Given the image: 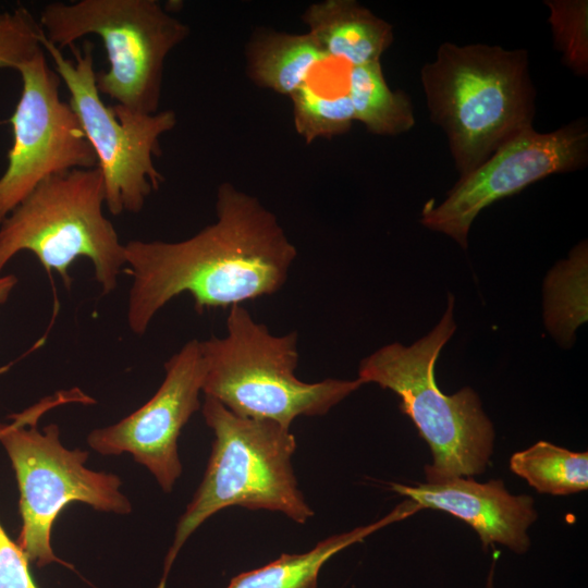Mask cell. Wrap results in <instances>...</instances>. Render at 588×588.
<instances>
[{
  "label": "cell",
  "instance_id": "cell-20",
  "mask_svg": "<svg viewBox=\"0 0 588 588\" xmlns=\"http://www.w3.org/2000/svg\"><path fill=\"white\" fill-rule=\"evenodd\" d=\"M290 97L295 130L306 144L317 138H331L344 134L355 121L346 89L329 95L317 91L306 83Z\"/></svg>",
  "mask_w": 588,
  "mask_h": 588
},
{
  "label": "cell",
  "instance_id": "cell-21",
  "mask_svg": "<svg viewBox=\"0 0 588 588\" xmlns=\"http://www.w3.org/2000/svg\"><path fill=\"white\" fill-rule=\"evenodd\" d=\"M548 22L563 64L575 75L588 74V1L547 0Z\"/></svg>",
  "mask_w": 588,
  "mask_h": 588
},
{
  "label": "cell",
  "instance_id": "cell-22",
  "mask_svg": "<svg viewBox=\"0 0 588 588\" xmlns=\"http://www.w3.org/2000/svg\"><path fill=\"white\" fill-rule=\"evenodd\" d=\"M42 29L24 7L0 10V69L17 70L42 49Z\"/></svg>",
  "mask_w": 588,
  "mask_h": 588
},
{
  "label": "cell",
  "instance_id": "cell-14",
  "mask_svg": "<svg viewBox=\"0 0 588 588\" xmlns=\"http://www.w3.org/2000/svg\"><path fill=\"white\" fill-rule=\"evenodd\" d=\"M302 20L328 58L348 68L380 61L394 39L390 23L354 0L313 3Z\"/></svg>",
  "mask_w": 588,
  "mask_h": 588
},
{
  "label": "cell",
  "instance_id": "cell-3",
  "mask_svg": "<svg viewBox=\"0 0 588 588\" xmlns=\"http://www.w3.org/2000/svg\"><path fill=\"white\" fill-rule=\"evenodd\" d=\"M200 409L213 433L211 453L203 480L179 518L157 588H166L172 565L192 534L223 509L279 512L297 524L314 516L292 466L297 443L290 428L238 416L209 396Z\"/></svg>",
  "mask_w": 588,
  "mask_h": 588
},
{
  "label": "cell",
  "instance_id": "cell-9",
  "mask_svg": "<svg viewBox=\"0 0 588 588\" xmlns=\"http://www.w3.org/2000/svg\"><path fill=\"white\" fill-rule=\"evenodd\" d=\"M41 46L53 61L54 71L69 90V103L93 148L105 186V205L113 216L138 213L163 175L155 166L161 155L160 138L176 124L173 110L136 114L107 106L97 89L94 45L86 40L70 48L73 59L49 42Z\"/></svg>",
  "mask_w": 588,
  "mask_h": 588
},
{
  "label": "cell",
  "instance_id": "cell-16",
  "mask_svg": "<svg viewBox=\"0 0 588 588\" xmlns=\"http://www.w3.org/2000/svg\"><path fill=\"white\" fill-rule=\"evenodd\" d=\"M249 77L259 86L291 96L329 58L308 34L260 30L246 48Z\"/></svg>",
  "mask_w": 588,
  "mask_h": 588
},
{
  "label": "cell",
  "instance_id": "cell-15",
  "mask_svg": "<svg viewBox=\"0 0 588 588\" xmlns=\"http://www.w3.org/2000/svg\"><path fill=\"white\" fill-rule=\"evenodd\" d=\"M420 510L418 504L408 499L383 518L330 536L307 552L283 553L261 567L240 573L230 580L226 588H317L320 569L333 555Z\"/></svg>",
  "mask_w": 588,
  "mask_h": 588
},
{
  "label": "cell",
  "instance_id": "cell-17",
  "mask_svg": "<svg viewBox=\"0 0 588 588\" xmlns=\"http://www.w3.org/2000/svg\"><path fill=\"white\" fill-rule=\"evenodd\" d=\"M346 90L355 121L370 133L396 136L415 125L411 99L405 93L389 87L380 61L348 68Z\"/></svg>",
  "mask_w": 588,
  "mask_h": 588
},
{
  "label": "cell",
  "instance_id": "cell-10",
  "mask_svg": "<svg viewBox=\"0 0 588 588\" xmlns=\"http://www.w3.org/2000/svg\"><path fill=\"white\" fill-rule=\"evenodd\" d=\"M22 89L9 119L13 142L0 176V223L42 181L97 167L78 119L60 96L61 78L44 48L16 70Z\"/></svg>",
  "mask_w": 588,
  "mask_h": 588
},
{
  "label": "cell",
  "instance_id": "cell-1",
  "mask_svg": "<svg viewBox=\"0 0 588 588\" xmlns=\"http://www.w3.org/2000/svg\"><path fill=\"white\" fill-rule=\"evenodd\" d=\"M124 245L132 278L126 319L137 335L184 293L199 314L272 295L285 284L297 256L277 216L231 183L217 189L216 221L195 235Z\"/></svg>",
  "mask_w": 588,
  "mask_h": 588
},
{
  "label": "cell",
  "instance_id": "cell-6",
  "mask_svg": "<svg viewBox=\"0 0 588 588\" xmlns=\"http://www.w3.org/2000/svg\"><path fill=\"white\" fill-rule=\"evenodd\" d=\"M71 393L42 400L10 416V424L0 422V443L9 456L20 492L22 526L16 542L38 567L66 564L52 549L51 531L71 503H84L96 511L118 515L132 512L131 501L121 491L119 476L87 468L88 452L65 448L58 425L37 429L38 418L49 407L76 401Z\"/></svg>",
  "mask_w": 588,
  "mask_h": 588
},
{
  "label": "cell",
  "instance_id": "cell-12",
  "mask_svg": "<svg viewBox=\"0 0 588 588\" xmlns=\"http://www.w3.org/2000/svg\"><path fill=\"white\" fill-rule=\"evenodd\" d=\"M164 371L161 385L143 406L113 425L91 430L87 443L101 455L131 454L170 493L183 470L179 437L201 408L205 367L200 341L186 342L166 362Z\"/></svg>",
  "mask_w": 588,
  "mask_h": 588
},
{
  "label": "cell",
  "instance_id": "cell-13",
  "mask_svg": "<svg viewBox=\"0 0 588 588\" xmlns=\"http://www.w3.org/2000/svg\"><path fill=\"white\" fill-rule=\"evenodd\" d=\"M391 489L422 510H440L462 519L477 532L483 548L499 543L524 553L530 546L527 530L537 518L534 499L511 494L501 480L481 483L455 477L416 486L392 483Z\"/></svg>",
  "mask_w": 588,
  "mask_h": 588
},
{
  "label": "cell",
  "instance_id": "cell-11",
  "mask_svg": "<svg viewBox=\"0 0 588 588\" xmlns=\"http://www.w3.org/2000/svg\"><path fill=\"white\" fill-rule=\"evenodd\" d=\"M587 161L585 118L547 133L529 128L498 148L475 170L460 176L442 203L426 204L420 222L449 235L465 249L469 229L485 208L547 176L583 169Z\"/></svg>",
  "mask_w": 588,
  "mask_h": 588
},
{
  "label": "cell",
  "instance_id": "cell-2",
  "mask_svg": "<svg viewBox=\"0 0 588 588\" xmlns=\"http://www.w3.org/2000/svg\"><path fill=\"white\" fill-rule=\"evenodd\" d=\"M420 82L460 176L534 127L536 89L525 49L445 41L422 65Z\"/></svg>",
  "mask_w": 588,
  "mask_h": 588
},
{
  "label": "cell",
  "instance_id": "cell-5",
  "mask_svg": "<svg viewBox=\"0 0 588 588\" xmlns=\"http://www.w3.org/2000/svg\"><path fill=\"white\" fill-rule=\"evenodd\" d=\"M454 297L439 323L409 346L384 345L359 364L358 379L393 391L400 409L428 443L433 462L425 468L427 481L470 477L485 471L493 450L494 430L480 400L470 388L453 395L437 385L434 366L455 332Z\"/></svg>",
  "mask_w": 588,
  "mask_h": 588
},
{
  "label": "cell",
  "instance_id": "cell-18",
  "mask_svg": "<svg viewBox=\"0 0 588 588\" xmlns=\"http://www.w3.org/2000/svg\"><path fill=\"white\" fill-rule=\"evenodd\" d=\"M587 253L583 241L544 281V322L563 346L572 344L577 328L587 321Z\"/></svg>",
  "mask_w": 588,
  "mask_h": 588
},
{
  "label": "cell",
  "instance_id": "cell-7",
  "mask_svg": "<svg viewBox=\"0 0 588 588\" xmlns=\"http://www.w3.org/2000/svg\"><path fill=\"white\" fill-rule=\"evenodd\" d=\"M38 23L60 50L98 36L109 66L96 73L97 89L136 114L159 111L166 59L189 34L156 0L54 1L41 9Z\"/></svg>",
  "mask_w": 588,
  "mask_h": 588
},
{
  "label": "cell",
  "instance_id": "cell-23",
  "mask_svg": "<svg viewBox=\"0 0 588 588\" xmlns=\"http://www.w3.org/2000/svg\"><path fill=\"white\" fill-rule=\"evenodd\" d=\"M0 588H39L33 579L29 560L0 522Z\"/></svg>",
  "mask_w": 588,
  "mask_h": 588
},
{
  "label": "cell",
  "instance_id": "cell-25",
  "mask_svg": "<svg viewBox=\"0 0 588 588\" xmlns=\"http://www.w3.org/2000/svg\"><path fill=\"white\" fill-rule=\"evenodd\" d=\"M494 565H495L494 562H492L491 568L487 578L486 588H494L493 586Z\"/></svg>",
  "mask_w": 588,
  "mask_h": 588
},
{
  "label": "cell",
  "instance_id": "cell-4",
  "mask_svg": "<svg viewBox=\"0 0 588 588\" xmlns=\"http://www.w3.org/2000/svg\"><path fill=\"white\" fill-rule=\"evenodd\" d=\"M200 346L205 396L238 416L287 428L297 417L326 415L364 384L358 378L298 379L297 332L275 335L243 305L230 307L224 336L200 341Z\"/></svg>",
  "mask_w": 588,
  "mask_h": 588
},
{
  "label": "cell",
  "instance_id": "cell-24",
  "mask_svg": "<svg viewBox=\"0 0 588 588\" xmlns=\"http://www.w3.org/2000/svg\"><path fill=\"white\" fill-rule=\"evenodd\" d=\"M16 283L17 278L14 274L0 275V304L7 302Z\"/></svg>",
  "mask_w": 588,
  "mask_h": 588
},
{
  "label": "cell",
  "instance_id": "cell-19",
  "mask_svg": "<svg viewBox=\"0 0 588 588\" xmlns=\"http://www.w3.org/2000/svg\"><path fill=\"white\" fill-rule=\"evenodd\" d=\"M510 467L541 493L568 495L588 488V453L572 452L550 442L539 441L514 453Z\"/></svg>",
  "mask_w": 588,
  "mask_h": 588
},
{
  "label": "cell",
  "instance_id": "cell-8",
  "mask_svg": "<svg viewBox=\"0 0 588 588\" xmlns=\"http://www.w3.org/2000/svg\"><path fill=\"white\" fill-rule=\"evenodd\" d=\"M105 198L97 167L42 181L0 223V275L17 253L27 250L70 287L72 264L87 258L101 293L110 294L125 267V245L103 215Z\"/></svg>",
  "mask_w": 588,
  "mask_h": 588
}]
</instances>
